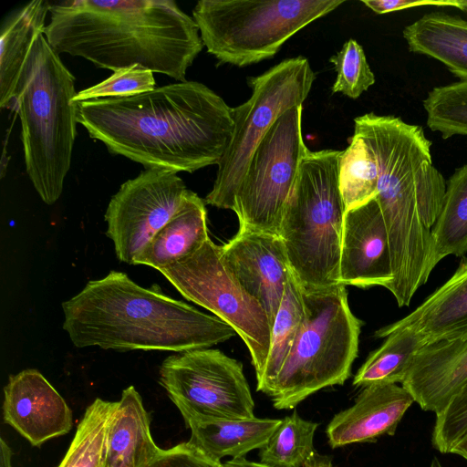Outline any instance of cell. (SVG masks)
I'll return each instance as SVG.
<instances>
[{"mask_svg":"<svg viewBox=\"0 0 467 467\" xmlns=\"http://www.w3.org/2000/svg\"><path fill=\"white\" fill-rule=\"evenodd\" d=\"M77 104V122L90 138L145 169L192 173L218 165L234 129L233 108L192 80Z\"/></svg>","mask_w":467,"mask_h":467,"instance_id":"cell-1","label":"cell"},{"mask_svg":"<svg viewBox=\"0 0 467 467\" xmlns=\"http://www.w3.org/2000/svg\"><path fill=\"white\" fill-rule=\"evenodd\" d=\"M43 34L58 54L113 72L138 65L178 82L203 47L194 19L171 0L49 1Z\"/></svg>","mask_w":467,"mask_h":467,"instance_id":"cell-2","label":"cell"},{"mask_svg":"<svg viewBox=\"0 0 467 467\" xmlns=\"http://www.w3.org/2000/svg\"><path fill=\"white\" fill-rule=\"evenodd\" d=\"M63 328L77 348L118 351L207 348L236 333L215 316L110 271L62 303Z\"/></svg>","mask_w":467,"mask_h":467,"instance_id":"cell-3","label":"cell"},{"mask_svg":"<svg viewBox=\"0 0 467 467\" xmlns=\"http://www.w3.org/2000/svg\"><path fill=\"white\" fill-rule=\"evenodd\" d=\"M75 77L44 34L34 40L15 99L21 122L26 173L41 200L51 205L63 192L77 135Z\"/></svg>","mask_w":467,"mask_h":467,"instance_id":"cell-4","label":"cell"},{"mask_svg":"<svg viewBox=\"0 0 467 467\" xmlns=\"http://www.w3.org/2000/svg\"><path fill=\"white\" fill-rule=\"evenodd\" d=\"M354 132L369 145L378 165L377 195L389 234L410 242L432 229L446 192L432 163L422 128L400 118L366 113L354 119Z\"/></svg>","mask_w":467,"mask_h":467,"instance_id":"cell-5","label":"cell"},{"mask_svg":"<svg viewBox=\"0 0 467 467\" xmlns=\"http://www.w3.org/2000/svg\"><path fill=\"white\" fill-rule=\"evenodd\" d=\"M343 150H308L285 208L278 235L302 290L339 285V259L346 213L339 188Z\"/></svg>","mask_w":467,"mask_h":467,"instance_id":"cell-6","label":"cell"},{"mask_svg":"<svg viewBox=\"0 0 467 467\" xmlns=\"http://www.w3.org/2000/svg\"><path fill=\"white\" fill-rule=\"evenodd\" d=\"M302 296L304 321L269 396L277 410L342 385L358 355L361 321L350 310L346 285L302 290Z\"/></svg>","mask_w":467,"mask_h":467,"instance_id":"cell-7","label":"cell"},{"mask_svg":"<svg viewBox=\"0 0 467 467\" xmlns=\"http://www.w3.org/2000/svg\"><path fill=\"white\" fill-rule=\"evenodd\" d=\"M345 0H200L192 9L202 41L219 63L246 67Z\"/></svg>","mask_w":467,"mask_h":467,"instance_id":"cell-8","label":"cell"},{"mask_svg":"<svg viewBox=\"0 0 467 467\" xmlns=\"http://www.w3.org/2000/svg\"><path fill=\"white\" fill-rule=\"evenodd\" d=\"M315 78L309 61L296 57L249 79L251 97L232 109L233 136L217 165L213 188L204 200L206 203L234 209L236 191L257 145L285 111L303 105Z\"/></svg>","mask_w":467,"mask_h":467,"instance_id":"cell-9","label":"cell"},{"mask_svg":"<svg viewBox=\"0 0 467 467\" xmlns=\"http://www.w3.org/2000/svg\"><path fill=\"white\" fill-rule=\"evenodd\" d=\"M159 271L184 298L213 313L241 337L259 380L270 348L272 327L261 304L227 267L220 245L209 238L192 254Z\"/></svg>","mask_w":467,"mask_h":467,"instance_id":"cell-10","label":"cell"},{"mask_svg":"<svg viewBox=\"0 0 467 467\" xmlns=\"http://www.w3.org/2000/svg\"><path fill=\"white\" fill-rule=\"evenodd\" d=\"M303 105L285 111L254 150L236 191L239 228L278 235L282 216L308 149L302 136Z\"/></svg>","mask_w":467,"mask_h":467,"instance_id":"cell-11","label":"cell"},{"mask_svg":"<svg viewBox=\"0 0 467 467\" xmlns=\"http://www.w3.org/2000/svg\"><path fill=\"white\" fill-rule=\"evenodd\" d=\"M160 384L185 422L254 417L242 363L219 349L198 348L169 356L160 368Z\"/></svg>","mask_w":467,"mask_h":467,"instance_id":"cell-12","label":"cell"},{"mask_svg":"<svg viewBox=\"0 0 467 467\" xmlns=\"http://www.w3.org/2000/svg\"><path fill=\"white\" fill-rule=\"evenodd\" d=\"M191 190L176 172L145 169L123 182L106 213L107 236L120 262L133 265L153 235L176 213Z\"/></svg>","mask_w":467,"mask_h":467,"instance_id":"cell-13","label":"cell"},{"mask_svg":"<svg viewBox=\"0 0 467 467\" xmlns=\"http://www.w3.org/2000/svg\"><path fill=\"white\" fill-rule=\"evenodd\" d=\"M220 250L229 270L261 304L273 327L286 283L292 275L279 235L239 228L232 239L220 245Z\"/></svg>","mask_w":467,"mask_h":467,"instance_id":"cell-14","label":"cell"},{"mask_svg":"<svg viewBox=\"0 0 467 467\" xmlns=\"http://www.w3.org/2000/svg\"><path fill=\"white\" fill-rule=\"evenodd\" d=\"M393 281L389 235L375 199L346 211L339 259V283L388 290Z\"/></svg>","mask_w":467,"mask_h":467,"instance_id":"cell-15","label":"cell"},{"mask_svg":"<svg viewBox=\"0 0 467 467\" xmlns=\"http://www.w3.org/2000/svg\"><path fill=\"white\" fill-rule=\"evenodd\" d=\"M4 394L5 421L33 446L71 430V410L38 370L29 368L11 375Z\"/></svg>","mask_w":467,"mask_h":467,"instance_id":"cell-16","label":"cell"},{"mask_svg":"<svg viewBox=\"0 0 467 467\" xmlns=\"http://www.w3.org/2000/svg\"><path fill=\"white\" fill-rule=\"evenodd\" d=\"M467 384V334L427 341L401 383L421 410L442 411Z\"/></svg>","mask_w":467,"mask_h":467,"instance_id":"cell-17","label":"cell"},{"mask_svg":"<svg viewBox=\"0 0 467 467\" xmlns=\"http://www.w3.org/2000/svg\"><path fill=\"white\" fill-rule=\"evenodd\" d=\"M411 394L398 384L363 388L354 405L336 414L327 427L332 448L374 442L393 436L404 414L414 403Z\"/></svg>","mask_w":467,"mask_h":467,"instance_id":"cell-18","label":"cell"},{"mask_svg":"<svg viewBox=\"0 0 467 467\" xmlns=\"http://www.w3.org/2000/svg\"><path fill=\"white\" fill-rule=\"evenodd\" d=\"M150 423L140 395L128 387L109 421L105 467H147L161 451L151 437Z\"/></svg>","mask_w":467,"mask_h":467,"instance_id":"cell-19","label":"cell"},{"mask_svg":"<svg viewBox=\"0 0 467 467\" xmlns=\"http://www.w3.org/2000/svg\"><path fill=\"white\" fill-rule=\"evenodd\" d=\"M402 327L419 332L427 341L467 334V258L415 310L376 332Z\"/></svg>","mask_w":467,"mask_h":467,"instance_id":"cell-20","label":"cell"},{"mask_svg":"<svg viewBox=\"0 0 467 467\" xmlns=\"http://www.w3.org/2000/svg\"><path fill=\"white\" fill-rule=\"evenodd\" d=\"M204 202L190 191L181 208L134 258L133 265L159 271L197 251L210 238Z\"/></svg>","mask_w":467,"mask_h":467,"instance_id":"cell-21","label":"cell"},{"mask_svg":"<svg viewBox=\"0 0 467 467\" xmlns=\"http://www.w3.org/2000/svg\"><path fill=\"white\" fill-rule=\"evenodd\" d=\"M49 1L33 0L6 16L0 34V107L15 109L17 84L34 40L44 33Z\"/></svg>","mask_w":467,"mask_h":467,"instance_id":"cell-22","label":"cell"},{"mask_svg":"<svg viewBox=\"0 0 467 467\" xmlns=\"http://www.w3.org/2000/svg\"><path fill=\"white\" fill-rule=\"evenodd\" d=\"M281 422L276 419L192 420L185 422L191 430L187 441L208 458L220 462L225 456L244 457L261 449Z\"/></svg>","mask_w":467,"mask_h":467,"instance_id":"cell-23","label":"cell"},{"mask_svg":"<svg viewBox=\"0 0 467 467\" xmlns=\"http://www.w3.org/2000/svg\"><path fill=\"white\" fill-rule=\"evenodd\" d=\"M412 53L443 63L460 81H467V21L443 12H431L404 27Z\"/></svg>","mask_w":467,"mask_h":467,"instance_id":"cell-24","label":"cell"},{"mask_svg":"<svg viewBox=\"0 0 467 467\" xmlns=\"http://www.w3.org/2000/svg\"><path fill=\"white\" fill-rule=\"evenodd\" d=\"M383 344L372 351L357 371L353 385L366 388L373 385L402 383L416 353L427 339L419 332L402 327L387 332H375Z\"/></svg>","mask_w":467,"mask_h":467,"instance_id":"cell-25","label":"cell"},{"mask_svg":"<svg viewBox=\"0 0 467 467\" xmlns=\"http://www.w3.org/2000/svg\"><path fill=\"white\" fill-rule=\"evenodd\" d=\"M431 238L435 265L448 255L462 256L467 252V163L446 182Z\"/></svg>","mask_w":467,"mask_h":467,"instance_id":"cell-26","label":"cell"},{"mask_svg":"<svg viewBox=\"0 0 467 467\" xmlns=\"http://www.w3.org/2000/svg\"><path fill=\"white\" fill-rule=\"evenodd\" d=\"M305 317L302 290L293 274L275 316L264 373L256 390L270 396L277 375L300 332Z\"/></svg>","mask_w":467,"mask_h":467,"instance_id":"cell-27","label":"cell"},{"mask_svg":"<svg viewBox=\"0 0 467 467\" xmlns=\"http://www.w3.org/2000/svg\"><path fill=\"white\" fill-rule=\"evenodd\" d=\"M117 404L98 398L86 409L57 467H105L107 430Z\"/></svg>","mask_w":467,"mask_h":467,"instance_id":"cell-28","label":"cell"},{"mask_svg":"<svg viewBox=\"0 0 467 467\" xmlns=\"http://www.w3.org/2000/svg\"><path fill=\"white\" fill-rule=\"evenodd\" d=\"M378 165L372 150L358 133L349 138L339 164V188L346 211L377 195Z\"/></svg>","mask_w":467,"mask_h":467,"instance_id":"cell-29","label":"cell"},{"mask_svg":"<svg viewBox=\"0 0 467 467\" xmlns=\"http://www.w3.org/2000/svg\"><path fill=\"white\" fill-rule=\"evenodd\" d=\"M318 423L303 420L295 410L281 420L260 449V462L269 467H304L316 451L314 434Z\"/></svg>","mask_w":467,"mask_h":467,"instance_id":"cell-30","label":"cell"},{"mask_svg":"<svg viewBox=\"0 0 467 467\" xmlns=\"http://www.w3.org/2000/svg\"><path fill=\"white\" fill-rule=\"evenodd\" d=\"M427 125L441 138L467 135V81L432 88L423 99Z\"/></svg>","mask_w":467,"mask_h":467,"instance_id":"cell-31","label":"cell"},{"mask_svg":"<svg viewBox=\"0 0 467 467\" xmlns=\"http://www.w3.org/2000/svg\"><path fill=\"white\" fill-rule=\"evenodd\" d=\"M329 62L337 72L333 93L338 92L355 99L376 81L364 50L355 39L345 42L342 48L329 58Z\"/></svg>","mask_w":467,"mask_h":467,"instance_id":"cell-32","label":"cell"},{"mask_svg":"<svg viewBox=\"0 0 467 467\" xmlns=\"http://www.w3.org/2000/svg\"><path fill=\"white\" fill-rule=\"evenodd\" d=\"M153 72L138 65L114 71L101 82L84 88L73 97V103L108 99L126 98L153 90L156 87Z\"/></svg>","mask_w":467,"mask_h":467,"instance_id":"cell-33","label":"cell"},{"mask_svg":"<svg viewBox=\"0 0 467 467\" xmlns=\"http://www.w3.org/2000/svg\"><path fill=\"white\" fill-rule=\"evenodd\" d=\"M435 415L432 446L441 453H451L467 440V384L442 411Z\"/></svg>","mask_w":467,"mask_h":467,"instance_id":"cell-34","label":"cell"},{"mask_svg":"<svg viewBox=\"0 0 467 467\" xmlns=\"http://www.w3.org/2000/svg\"><path fill=\"white\" fill-rule=\"evenodd\" d=\"M147 467H223L188 442L179 443L168 450H162Z\"/></svg>","mask_w":467,"mask_h":467,"instance_id":"cell-35","label":"cell"},{"mask_svg":"<svg viewBox=\"0 0 467 467\" xmlns=\"http://www.w3.org/2000/svg\"><path fill=\"white\" fill-rule=\"evenodd\" d=\"M362 3L377 14H386L393 11L403 10L422 5H449L453 6L454 0L433 1V0H366Z\"/></svg>","mask_w":467,"mask_h":467,"instance_id":"cell-36","label":"cell"},{"mask_svg":"<svg viewBox=\"0 0 467 467\" xmlns=\"http://www.w3.org/2000/svg\"><path fill=\"white\" fill-rule=\"evenodd\" d=\"M304 467H333V465L329 456L319 454L316 451L306 462Z\"/></svg>","mask_w":467,"mask_h":467,"instance_id":"cell-37","label":"cell"},{"mask_svg":"<svg viewBox=\"0 0 467 467\" xmlns=\"http://www.w3.org/2000/svg\"><path fill=\"white\" fill-rule=\"evenodd\" d=\"M0 467H13L12 451L3 438H0Z\"/></svg>","mask_w":467,"mask_h":467,"instance_id":"cell-38","label":"cell"},{"mask_svg":"<svg viewBox=\"0 0 467 467\" xmlns=\"http://www.w3.org/2000/svg\"><path fill=\"white\" fill-rule=\"evenodd\" d=\"M223 467H269L261 462H254L246 460L244 457L234 458L223 464Z\"/></svg>","mask_w":467,"mask_h":467,"instance_id":"cell-39","label":"cell"},{"mask_svg":"<svg viewBox=\"0 0 467 467\" xmlns=\"http://www.w3.org/2000/svg\"><path fill=\"white\" fill-rule=\"evenodd\" d=\"M451 454H457L467 460V440L462 442L458 447H456L452 451Z\"/></svg>","mask_w":467,"mask_h":467,"instance_id":"cell-40","label":"cell"},{"mask_svg":"<svg viewBox=\"0 0 467 467\" xmlns=\"http://www.w3.org/2000/svg\"><path fill=\"white\" fill-rule=\"evenodd\" d=\"M453 6L459 8L464 12H467V1L454 0Z\"/></svg>","mask_w":467,"mask_h":467,"instance_id":"cell-41","label":"cell"},{"mask_svg":"<svg viewBox=\"0 0 467 467\" xmlns=\"http://www.w3.org/2000/svg\"><path fill=\"white\" fill-rule=\"evenodd\" d=\"M429 467H444L437 457H433L430 462Z\"/></svg>","mask_w":467,"mask_h":467,"instance_id":"cell-42","label":"cell"}]
</instances>
